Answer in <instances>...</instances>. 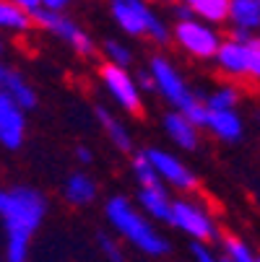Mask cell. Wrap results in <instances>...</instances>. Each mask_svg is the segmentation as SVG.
Wrapping results in <instances>:
<instances>
[{
    "mask_svg": "<svg viewBox=\"0 0 260 262\" xmlns=\"http://www.w3.org/2000/svg\"><path fill=\"white\" fill-rule=\"evenodd\" d=\"M107 8L125 36L148 39L154 45L169 42V24L154 11L148 0H107Z\"/></svg>",
    "mask_w": 260,
    "mask_h": 262,
    "instance_id": "obj_3",
    "label": "cell"
},
{
    "mask_svg": "<svg viewBox=\"0 0 260 262\" xmlns=\"http://www.w3.org/2000/svg\"><path fill=\"white\" fill-rule=\"evenodd\" d=\"M0 96L13 101L16 106H21L26 115L39 101V94H36L34 83L26 78V73H21L18 68H13L3 60H0Z\"/></svg>",
    "mask_w": 260,
    "mask_h": 262,
    "instance_id": "obj_10",
    "label": "cell"
},
{
    "mask_svg": "<svg viewBox=\"0 0 260 262\" xmlns=\"http://www.w3.org/2000/svg\"><path fill=\"white\" fill-rule=\"evenodd\" d=\"M3 52H6V39L0 36V60H3Z\"/></svg>",
    "mask_w": 260,
    "mask_h": 262,
    "instance_id": "obj_31",
    "label": "cell"
},
{
    "mask_svg": "<svg viewBox=\"0 0 260 262\" xmlns=\"http://www.w3.org/2000/svg\"><path fill=\"white\" fill-rule=\"evenodd\" d=\"M70 3H73V0H39V6H42L45 13H65Z\"/></svg>",
    "mask_w": 260,
    "mask_h": 262,
    "instance_id": "obj_28",
    "label": "cell"
},
{
    "mask_svg": "<svg viewBox=\"0 0 260 262\" xmlns=\"http://www.w3.org/2000/svg\"><path fill=\"white\" fill-rule=\"evenodd\" d=\"M162 130H164L167 140L172 145H177L179 151H195L201 145V127H195L182 112H174V109L164 112Z\"/></svg>",
    "mask_w": 260,
    "mask_h": 262,
    "instance_id": "obj_16",
    "label": "cell"
},
{
    "mask_svg": "<svg viewBox=\"0 0 260 262\" xmlns=\"http://www.w3.org/2000/svg\"><path fill=\"white\" fill-rule=\"evenodd\" d=\"M169 42L177 45L179 52L195 60H213L221 47V34L216 26H208L198 18H174L169 24Z\"/></svg>",
    "mask_w": 260,
    "mask_h": 262,
    "instance_id": "obj_5",
    "label": "cell"
},
{
    "mask_svg": "<svg viewBox=\"0 0 260 262\" xmlns=\"http://www.w3.org/2000/svg\"><path fill=\"white\" fill-rule=\"evenodd\" d=\"M29 135V120L26 112L21 106H16L13 101L0 96V148L3 151H21Z\"/></svg>",
    "mask_w": 260,
    "mask_h": 262,
    "instance_id": "obj_11",
    "label": "cell"
},
{
    "mask_svg": "<svg viewBox=\"0 0 260 262\" xmlns=\"http://www.w3.org/2000/svg\"><path fill=\"white\" fill-rule=\"evenodd\" d=\"M133 203L148 221H154L159 226V223H169L174 198L164 184H151V187H135Z\"/></svg>",
    "mask_w": 260,
    "mask_h": 262,
    "instance_id": "obj_13",
    "label": "cell"
},
{
    "mask_svg": "<svg viewBox=\"0 0 260 262\" xmlns=\"http://www.w3.org/2000/svg\"><path fill=\"white\" fill-rule=\"evenodd\" d=\"M76 161L81 164V169H84V164L89 166V164L94 161V154H91L89 145H76Z\"/></svg>",
    "mask_w": 260,
    "mask_h": 262,
    "instance_id": "obj_30",
    "label": "cell"
},
{
    "mask_svg": "<svg viewBox=\"0 0 260 262\" xmlns=\"http://www.w3.org/2000/svg\"><path fill=\"white\" fill-rule=\"evenodd\" d=\"M96 81L104 89V94L109 96L123 115H141L143 112V91L135 81V73L130 68H115L102 62L96 68Z\"/></svg>",
    "mask_w": 260,
    "mask_h": 262,
    "instance_id": "obj_6",
    "label": "cell"
},
{
    "mask_svg": "<svg viewBox=\"0 0 260 262\" xmlns=\"http://www.w3.org/2000/svg\"><path fill=\"white\" fill-rule=\"evenodd\" d=\"M130 171H133V179H135V187H151V184H162L154 166L148 164V159L143 156V151H138L133 159H130Z\"/></svg>",
    "mask_w": 260,
    "mask_h": 262,
    "instance_id": "obj_25",
    "label": "cell"
},
{
    "mask_svg": "<svg viewBox=\"0 0 260 262\" xmlns=\"http://www.w3.org/2000/svg\"><path fill=\"white\" fill-rule=\"evenodd\" d=\"M179 3H188V0H179Z\"/></svg>",
    "mask_w": 260,
    "mask_h": 262,
    "instance_id": "obj_33",
    "label": "cell"
},
{
    "mask_svg": "<svg viewBox=\"0 0 260 262\" xmlns=\"http://www.w3.org/2000/svg\"><path fill=\"white\" fill-rule=\"evenodd\" d=\"M232 31L252 36L260 29V0H229V18Z\"/></svg>",
    "mask_w": 260,
    "mask_h": 262,
    "instance_id": "obj_18",
    "label": "cell"
},
{
    "mask_svg": "<svg viewBox=\"0 0 260 262\" xmlns=\"http://www.w3.org/2000/svg\"><path fill=\"white\" fill-rule=\"evenodd\" d=\"M60 195H63V200L70 208H89V205H94L99 200V182H96V177L91 171L76 169V171H70L63 179Z\"/></svg>",
    "mask_w": 260,
    "mask_h": 262,
    "instance_id": "obj_14",
    "label": "cell"
},
{
    "mask_svg": "<svg viewBox=\"0 0 260 262\" xmlns=\"http://www.w3.org/2000/svg\"><path fill=\"white\" fill-rule=\"evenodd\" d=\"M34 26H39L42 31H47L50 36H55L57 42H63L65 47H70L78 57H94L99 52V45L94 36L68 13H36L34 16Z\"/></svg>",
    "mask_w": 260,
    "mask_h": 262,
    "instance_id": "obj_8",
    "label": "cell"
},
{
    "mask_svg": "<svg viewBox=\"0 0 260 262\" xmlns=\"http://www.w3.org/2000/svg\"><path fill=\"white\" fill-rule=\"evenodd\" d=\"M50 213L47 195L34 184L0 187V226L6 231V262H29L31 242Z\"/></svg>",
    "mask_w": 260,
    "mask_h": 262,
    "instance_id": "obj_1",
    "label": "cell"
},
{
    "mask_svg": "<svg viewBox=\"0 0 260 262\" xmlns=\"http://www.w3.org/2000/svg\"><path fill=\"white\" fill-rule=\"evenodd\" d=\"M221 262H227V259H221Z\"/></svg>",
    "mask_w": 260,
    "mask_h": 262,
    "instance_id": "obj_34",
    "label": "cell"
},
{
    "mask_svg": "<svg viewBox=\"0 0 260 262\" xmlns=\"http://www.w3.org/2000/svg\"><path fill=\"white\" fill-rule=\"evenodd\" d=\"M252 262H260V254H255V259H252Z\"/></svg>",
    "mask_w": 260,
    "mask_h": 262,
    "instance_id": "obj_32",
    "label": "cell"
},
{
    "mask_svg": "<svg viewBox=\"0 0 260 262\" xmlns=\"http://www.w3.org/2000/svg\"><path fill=\"white\" fill-rule=\"evenodd\" d=\"M146 73L154 83V94H159L174 112H188L201 96L193 91V86L185 81L179 68L167 55H151L146 65Z\"/></svg>",
    "mask_w": 260,
    "mask_h": 262,
    "instance_id": "obj_4",
    "label": "cell"
},
{
    "mask_svg": "<svg viewBox=\"0 0 260 262\" xmlns=\"http://www.w3.org/2000/svg\"><path fill=\"white\" fill-rule=\"evenodd\" d=\"M104 221L123 244L133 247L138 254L162 259L172 252V242L162 234L154 221H148L133 203V198L115 192L104 200Z\"/></svg>",
    "mask_w": 260,
    "mask_h": 262,
    "instance_id": "obj_2",
    "label": "cell"
},
{
    "mask_svg": "<svg viewBox=\"0 0 260 262\" xmlns=\"http://www.w3.org/2000/svg\"><path fill=\"white\" fill-rule=\"evenodd\" d=\"M99 52H102V62L107 65H115V68H130L133 65V50L120 42V39H104L99 45Z\"/></svg>",
    "mask_w": 260,
    "mask_h": 262,
    "instance_id": "obj_22",
    "label": "cell"
},
{
    "mask_svg": "<svg viewBox=\"0 0 260 262\" xmlns=\"http://www.w3.org/2000/svg\"><path fill=\"white\" fill-rule=\"evenodd\" d=\"M203 127L213 138L224 140V143H237L245 135V122L237 115V109H232V112H208Z\"/></svg>",
    "mask_w": 260,
    "mask_h": 262,
    "instance_id": "obj_17",
    "label": "cell"
},
{
    "mask_svg": "<svg viewBox=\"0 0 260 262\" xmlns=\"http://www.w3.org/2000/svg\"><path fill=\"white\" fill-rule=\"evenodd\" d=\"M208 112H232L239 104V89L234 83H221L203 99Z\"/></svg>",
    "mask_w": 260,
    "mask_h": 262,
    "instance_id": "obj_21",
    "label": "cell"
},
{
    "mask_svg": "<svg viewBox=\"0 0 260 262\" xmlns=\"http://www.w3.org/2000/svg\"><path fill=\"white\" fill-rule=\"evenodd\" d=\"M96 252L104 257V262H125V244L112 231H99L96 234Z\"/></svg>",
    "mask_w": 260,
    "mask_h": 262,
    "instance_id": "obj_24",
    "label": "cell"
},
{
    "mask_svg": "<svg viewBox=\"0 0 260 262\" xmlns=\"http://www.w3.org/2000/svg\"><path fill=\"white\" fill-rule=\"evenodd\" d=\"M34 29V16L13 6L11 0H0V36L3 34H16L24 36Z\"/></svg>",
    "mask_w": 260,
    "mask_h": 262,
    "instance_id": "obj_19",
    "label": "cell"
},
{
    "mask_svg": "<svg viewBox=\"0 0 260 262\" xmlns=\"http://www.w3.org/2000/svg\"><path fill=\"white\" fill-rule=\"evenodd\" d=\"M94 117H96V125L104 130V138L109 140V145L120 154H130L133 151V133L128 127V122L112 112L107 104H96L94 106Z\"/></svg>",
    "mask_w": 260,
    "mask_h": 262,
    "instance_id": "obj_15",
    "label": "cell"
},
{
    "mask_svg": "<svg viewBox=\"0 0 260 262\" xmlns=\"http://www.w3.org/2000/svg\"><path fill=\"white\" fill-rule=\"evenodd\" d=\"M143 156L154 166L159 182L167 190H177V192H195L198 190V174L177 154L167 151V148H159V145H148V148H143Z\"/></svg>",
    "mask_w": 260,
    "mask_h": 262,
    "instance_id": "obj_9",
    "label": "cell"
},
{
    "mask_svg": "<svg viewBox=\"0 0 260 262\" xmlns=\"http://www.w3.org/2000/svg\"><path fill=\"white\" fill-rule=\"evenodd\" d=\"M0 262H6V259H0Z\"/></svg>",
    "mask_w": 260,
    "mask_h": 262,
    "instance_id": "obj_35",
    "label": "cell"
},
{
    "mask_svg": "<svg viewBox=\"0 0 260 262\" xmlns=\"http://www.w3.org/2000/svg\"><path fill=\"white\" fill-rule=\"evenodd\" d=\"M169 226L185 236H190L195 244H211L218 239V226L213 221V213L193 198H177L172 203Z\"/></svg>",
    "mask_w": 260,
    "mask_h": 262,
    "instance_id": "obj_7",
    "label": "cell"
},
{
    "mask_svg": "<svg viewBox=\"0 0 260 262\" xmlns=\"http://www.w3.org/2000/svg\"><path fill=\"white\" fill-rule=\"evenodd\" d=\"M216 68L221 76H227L229 81H239V78H250V50L247 42L239 39H221V47L216 52Z\"/></svg>",
    "mask_w": 260,
    "mask_h": 262,
    "instance_id": "obj_12",
    "label": "cell"
},
{
    "mask_svg": "<svg viewBox=\"0 0 260 262\" xmlns=\"http://www.w3.org/2000/svg\"><path fill=\"white\" fill-rule=\"evenodd\" d=\"M13 6H18L21 11H26L29 16H36L42 11V6H39V0H11Z\"/></svg>",
    "mask_w": 260,
    "mask_h": 262,
    "instance_id": "obj_29",
    "label": "cell"
},
{
    "mask_svg": "<svg viewBox=\"0 0 260 262\" xmlns=\"http://www.w3.org/2000/svg\"><path fill=\"white\" fill-rule=\"evenodd\" d=\"M221 259H227V262H252L255 252L247 242L229 234V236L221 239Z\"/></svg>",
    "mask_w": 260,
    "mask_h": 262,
    "instance_id": "obj_23",
    "label": "cell"
},
{
    "mask_svg": "<svg viewBox=\"0 0 260 262\" xmlns=\"http://www.w3.org/2000/svg\"><path fill=\"white\" fill-rule=\"evenodd\" d=\"M247 50H250V78L260 81V39H252L247 42Z\"/></svg>",
    "mask_w": 260,
    "mask_h": 262,
    "instance_id": "obj_26",
    "label": "cell"
},
{
    "mask_svg": "<svg viewBox=\"0 0 260 262\" xmlns=\"http://www.w3.org/2000/svg\"><path fill=\"white\" fill-rule=\"evenodd\" d=\"M182 6H188L193 18H198L208 26L227 24V18H229V0H188Z\"/></svg>",
    "mask_w": 260,
    "mask_h": 262,
    "instance_id": "obj_20",
    "label": "cell"
},
{
    "mask_svg": "<svg viewBox=\"0 0 260 262\" xmlns=\"http://www.w3.org/2000/svg\"><path fill=\"white\" fill-rule=\"evenodd\" d=\"M193 259L195 262H221V257L211 249V244H193Z\"/></svg>",
    "mask_w": 260,
    "mask_h": 262,
    "instance_id": "obj_27",
    "label": "cell"
}]
</instances>
